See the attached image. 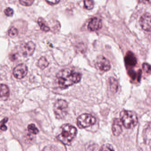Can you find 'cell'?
Wrapping results in <instances>:
<instances>
[{
    "instance_id": "20",
    "label": "cell",
    "mask_w": 151,
    "mask_h": 151,
    "mask_svg": "<svg viewBox=\"0 0 151 151\" xmlns=\"http://www.w3.org/2000/svg\"><path fill=\"white\" fill-rule=\"evenodd\" d=\"M99 151H114L113 146L109 144H106L103 145Z\"/></svg>"
},
{
    "instance_id": "18",
    "label": "cell",
    "mask_w": 151,
    "mask_h": 151,
    "mask_svg": "<svg viewBox=\"0 0 151 151\" xmlns=\"http://www.w3.org/2000/svg\"><path fill=\"white\" fill-rule=\"evenodd\" d=\"M9 37L12 38L15 37L18 34V31L17 28L14 27H12L9 29L8 32Z\"/></svg>"
},
{
    "instance_id": "7",
    "label": "cell",
    "mask_w": 151,
    "mask_h": 151,
    "mask_svg": "<svg viewBox=\"0 0 151 151\" xmlns=\"http://www.w3.org/2000/svg\"><path fill=\"white\" fill-rule=\"evenodd\" d=\"M36 48V45L33 42L29 41L22 44L21 46V52L24 57H29L33 54Z\"/></svg>"
},
{
    "instance_id": "12",
    "label": "cell",
    "mask_w": 151,
    "mask_h": 151,
    "mask_svg": "<svg viewBox=\"0 0 151 151\" xmlns=\"http://www.w3.org/2000/svg\"><path fill=\"white\" fill-rule=\"evenodd\" d=\"M124 61L127 65L130 66H135L137 63V58L131 52H128L126 53L124 57Z\"/></svg>"
},
{
    "instance_id": "16",
    "label": "cell",
    "mask_w": 151,
    "mask_h": 151,
    "mask_svg": "<svg viewBox=\"0 0 151 151\" xmlns=\"http://www.w3.org/2000/svg\"><path fill=\"white\" fill-rule=\"evenodd\" d=\"M110 90L113 92L116 93L118 89V83L114 78H111L109 80Z\"/></svg>"
},
{
    "instance_id": "15",
    "label": "cell",
    "mask_w": 151,
    "mask_h": 151,
    "mask_svg": "<svg viewBox=\"0 0 151 151\" xmlns=\"http://www.w3.org/2000/svg\"><path fill=\"white\" fill-rule=\"evenodd\" d=\"M37 65L41 69H44L48 66L49 63L45 57H41L38 62Z\"/></svg>"
},
{
    "instance_id": "21",
    "label": "cell",
    "mask_w": 151,
    "mask_h": 151,
    "mask_svg": "<svg viewBox=\"0 0 151 151\" xmlns=\"http://www.w3.org/2000/svg\"><path fill=\"white\" fill-rule=\"evenodd\" d=\"M8 121V118L5 117L2 121L0 122V129L2 131H6L7 129V127L6 126L5 124Z\"/></svg>"
},
{
    "instance_id": "19",
    "label": "cell",
    "mask_w": 151,
    "mask_h": 151,
    "mask_svg": "<svg viewBox=\"0 0 151 151\" xmlns=\"http://www.w3.org/2000/svg\"><path fill=\"white\" fill-rule=\"evenodd\" d=\"M84 3L85 8L88 10H91L94 7V2L93 1H85Z\"/></svg>"
},
{
    "instance_id": "8",
    "label": "cell",
    "mask_w": 151,
    "mask_h": 151,
    "mask_svg": "<svg viewBox=\"0 0 151 151\" xmlns=\"http://www.w3.org/2000/svg\"><path fill=\"white\" fill-rule=\"evenodd\" d=\"M96 66L101 71H109L111 68V65L109 60L102 55L99 56L96 61Z\"/></svg>"
},
{
    "instance_id": "24",
    "label": "cell",
    "mask_w": 151,
    "mask_h": 151,
    "mask_svg": "<svg viewBox=\"0 0 151 151\" xmlns=\"http://www.w3.org/2000/svg\"><path fill=\"white\" fill-rule=\"evenodd\" d=\"M142 67H143V70H144L145 72L150 74V72H151V68H150V66L149 64L147 63H143V65H142Z\"/></svg>"
},
{
    "instance_id": "26",
    "label": "cell",
    "mask_w": 151,
    "mask_h": 151,
    "mask_svg": "<svg viewBox=\"0 0 151 151\" xmlns=\"http://www.w3.org/2000/svg\"><path fill=\"white\" fill-rule=\"evenodd\" d=\"M9 57H10V60H12V61L14 60L17 58V56H16L15 54L13 55H11Z\"/></svg>"
},
{
    "instance_id": "2",
    "label": "cell",
    "mask_w": 151,
    "mask_h": 151,
    "mask_svg": "<svg viewBox=\"0 0 151 151\" xmlns=\"http://www.w3.org/2000/svg\"><path fill=\"white\" fill-rule=\"evenodd\" d=\"M61 129V132L57 136V139L64 145H70L71 141L76 136L77 129L69 124H63Z\"/></svg>"
},
{
    "instance_id": "22",
    "label": "cell",
    "mask_w": 151,
    "mask_h": 151,
    "mask_svg": "<svg viewBox=\"0 0 151 151\" xmlns=\"http://www.w3.org/2000/svg\"><path fill=\"white\" fill-rule=\"evenodd\" d=\"M34 1L32 0H21L19 1L20 4L24 6H31L33 2Z\"/></svg>"
},
{
    "instance_id": "14",
    "label": "cell",
    "mask_w": 151,
    "mask_h": 151,
    "mask_svg": "<svg viewBox=\"0 0 151 151\" xmlns=\"http://www.w3.org/2000/svg\"><path fill=\"white\" fill-rule=\"evenodd\" d=\"M38 23L40 27V29L43 31L47 32L50 30V28L47 26L46 22L42 17H39L38 20Z\"/></svg>"
},
{
    "instance_id": "10",
    "label": "cell",
    "mask_w": 151,
    "mask_h": 151,
    "mask_svg": "<svg viewBox=\"0 0 151 151\" xmlns=\"http://www.w3.org/2000/svg\"><path fill=\"white\" fill-rule=\"evenodd\" d=\"M102 26L101 20L97 17H94L89 22L88 29L91 31H96L101 29Z\"/></svg>"
},
{
    "instance_id": "9",
    "label": "cell",
    "mask_w": 151,
    "mask_h": 151,
    "mask_svg": "<svg viewBox=\"0 0 151 151\" xmlns=\"http://www.w3.org/2000/svg\"><path fill=\"white\" fill-rule=\"evenodd\" d=\"M139 23L141 28L147 32L151 31V15L146 13L140 17Z\"/></svg>"
},
{
    "instance_id": "23",
    "label": "cell",
    "mask_w": 151,
    "mask_h": 151,
    "mask_svg": "<svg viewBox=\"0 0 151 151\" xmlns=\"http://www.w3.org/2000/svg\"><path fill=\"white\" fill-rule=\"evenodd\" d=\"M5 15L8 17H11L14 14V11L11 8L8 7L4 10Z\"/></svg>"
},
{
    "instance_id": "6",
    "label": "cell",
    "mask_w": 151,
    "mask_h": 151,
    "mask_svg": "<svg viewBox=\"0 0 151 151\" xmlns=\"http://www.w3.org/2000/svg\"><path fill=\"white\" fill-rule=\"evenodd\" d=\"M28 69L24 63H21L17 65L14 68L13 75L17 79H21L24 78L27 75Z\"/></svg>"
},
{
    "instance_id": "17",
    "label": "cell",
    "mask_w": 151,
    "mask_h": 151,
    "mask_svg": "<svg viewBox=\"0 0 151 151\" xmlns=\"http://www.w3.org/2000/svg\"><path fill=\"white\" fill-rule=\"evenodd\" d=\"M28 129L29 132L32 133L33 134H35V135L38 134L39 132L38 129L36 127L35 124H31L29 125L28 127Z\"/></svg>"
},
{
    "instance_id": "13",
    "label": "cell",
    "mask_w": 151,
    "mask_h": 151,
    "mask_svg": "<svg viewBox=\"0 0 151 151\" xmlns=\"http://www.w3.org/2000/svg\"><path fill=\"white\" fill-rule=\"evenodd\" d=\"M9 96V90L7 86L1 84H0V99L6 101Z\"/></svg>"
},
{
    "instance_id": "3",
    "label": "cell",
    "mask_w": 151,
    "mask_h": 151,
    "mask_svg": "<svg viewBox=\"0 0 151 151\" xmlns=\"http://www.w3.org/2000/svg\"><path fill=\"white\" fill-rule=\"evenodd\" d=\"M120 119L124 126L128 129L135 127L138 123L137 114L134 112L124 110L120 113Z\"/></svg>"
},
{
    "instance_id": "11",
    "label": "cell",
    "mask_w": 151,
    "mask_h": 151,
    "mask_svg": "<svg viewBox=\"0 0 151 151\" xmlns=\"http://www.w3.org/2000/svg\"><path fill=\"white\" fill-rule=\"evenodd\" d=\"M112 129L113 134L114 136H118L122 133V129L119 119L116 118L114 120Z\"/></svg>"
},
{
    "instance_id": "5",
    "label": "cell",
    "mask_w": 151,
    "mask_h": 151,
    "mask_svg": "<svg viewBox=\"0 0 151 151\" xmlns=\"http://www.w3.org/2000/svg\"><path fill=\"white\" fill-rule=\"evenodd\" d=\"M96 122L95 117L90 114H84L78 117L77 124L78 128L84 129L93 125Z\"/></svg>"
},
{
    "instance_id": "25",
    "label": "cell",
    "mask_w": 151,
    "mask_h": 151,
    "mask_svg": "<svg viewBox=\"0 0 151 151\" xmlns=\"http://www.w3.org/2000/svg\"><path fill=\"white\" fill-rule=\"evenodd\" d=\"M48 3L49 5H55V4H58V3L60 2V1H46Z\"/></svg>"
},
{
    "instance_id": "1",
    "label": "cell",
    "mask_w": 151,
    "mask_h": 151,
    "mask_svg": "<svg viewBox=\"0 0 151 151\" xmlns=\"http://www.w3.org/2000/svg\"><path fill=\"white\" fill-rule=\"evenodd\" d=\"M57 82L60 88L64 89L79 83L82 78L81 73L70 68L60 70L57 76Z\"/></svg>"
},
{
    "instance_id": "4",
    "label": "cell",
    "mask_w": 151,
    "mask_h": 151,
    "mask_svg": "<svg viewBox=\"0 0 151 151\" xmlns=\"http://www.w3.org/2000/svg\"><path fill=\"white\" fill-rule=\"evenodd\" d=\"M54 112L57 119H63L68 113V102L64 100H58L55 103Z\"/></svg>"
}]
</instances>
